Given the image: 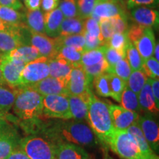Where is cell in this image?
<instances>
[{"label":"cell","mask_w":159,"mask_h":159,"mask_svg":"<svg viewBox=\"0 0 159 159\" xmlns=\"http://www.w3.org/2000/svg\"><path fill=\"white\" fill-rule=\"evenodd\" d=\"M46 137L55 143H70L79 146H93L96 138L88 125L80 122H56L45 130Z\"/></svg>","instance_id":"1"},{"label":"cell","mask_w":159,"mask_h":159,"mask_svg":"<svg viewBox=\"0 0 159 159\" xmlns=\"http://www.w3.org/2000/svg\"><path fill=\"white\" fill-rule=\"evenodd\" d=\"M86 119L94 136L101 142L109 145L115 129L111 122L108 103L92 94L89 103Z\"/></svg>","instance_id":"2"},{"label":"cell","mask_w":159,"mask_h":159,"mask_svg":"<svg viewBox=\"0 0 159 159\" xmlns=\"http://www.w3.org/2000/svg\"><path fill=\"white\" fill-rule=\"evenodd\" d=\"M16 98L13 108L21 120L30 122L43 114V96L31 86L16 89Z\"/></svg>","instance_id":"3"},{"label":"cell","mask_w":159,"mask_h":159,"mask_svg":"<svg viewBox=\"0 0 159 159\" xmlns=\"http://www.w3.org/2000/svg\"><path fill=\"white\" fill-rule=\"evenodd\" d=\"M19 146L30 159H55L57 145L47 137L27 136L19 140Z\"/></svg>","instance_id":"4"},{"label":"cell","mask_w":159,"mask_h":159,"mask_svg":"<svg viewBox=\"0 0 159 159\" xmlns=\"http://www.w3.org/2000/svg\"><path fill=\"white\" fill-rule=\"evenodd\" d=\"M109 146L120 158L124 159H146L132 136L126 130H115Z\"/></svg>","instance_id":"5"},{"label":"cell","mask_w":159,"mask_h":159,"mask_svg":"<svg viewBox=\"0 0 159 159\" xmlns=\"http://www.w3.org/2000/svg\"><path fill=\"white\" fill-rule=\"evenodd\" d=\"M21 33L24 44L35 47L41 56L55 58L57 54V47L55 38H50L46 34L37 33L30 30L26 26L21 27Z\"/></svg>","instance_id":"6"},{"label":"cell","mask_w":159,"mask_h":159,"mask_svg":"<svg viewBox=\"0 0 159 159\" xmlns=\"http://www.w3.org/2000/svg\"><path fill=\"white\" fill-rule=\"evenodd\" d=\"M43 114L50 118L71 119L68 95L51 94L43 97Z\"/></svg>","instance_id":"7"},{"label":"cell","mask_w":159,"mask_h":159,"mask_svg":"<svg viewBox=\"0 0 159 159\" xmlns=\"http://www.w3.org/2000/svg\"><path fill=\"white\" fill-rule=\"evenodd\" d=\"M49 58L40 57L26 63L21 73V86H31L49 76Z\"/></svg>","instance_id":"8"},{"label":"cell","mask_w":159,"mask_h":159,"mask_svg":"<svg viewBox=\"0 0 159 159\" xmlns=\"http://www.w3.org/2000/svg\"><path fill=\"white\" fill-rule=\"evenodd\" d=\"M1 70L4 82L11 89L21 86V73L26 63L18 57L2 55L0 57Z\"/></svg>","instance_id":"9"},{"label":"cell","mask_w":159,"mask_h":159,"mask_svg":"<svg viewBox=\"0 0 159 159\" xmlns=\"http://www.w3.org/2000/svg\"><path fill=\"white\" fill-rule=\"evenodd\" d=\"M92 81L85 72L82 65L73 67L67 85L69 95L79 96L91 91V85Z\"/></svg>","instance_id":"10"},{"label":"cell","mask_w":159,"mask_h":159,"mask_svg":"<svg viewBox=\"0 0 159 159\" xmlns=\"http://www.w3.org/2000/svg\"><path fill=\"white\" fill-rule=\"evenodd\" d=\"M116 16H128L121 0H105L97 2L91 17L99 22L101 19H111Z\"/></svg>","instance_id":"11"},{"label":"cell","mask_w":159,"mask_h":159,"mask_svg":"<svg viewBox=\"0 0 159 159\" xmlns=\"http://www.w3.org/2000/svg\"><path fill=\"white\" fill-rule=\"evenodd\" d=\"M111 122L115 130H126L130 125L136 123L139 118L138 113L114 104H108Z\"/></svg>","instance_id":"12"},{"label":"cell","mask_w":159,"mask_h":159,"mask_svg":"<svg viewBox=\"0 0 159 159\" xmlns=\"http://www.w3.org/2000/svg\"><path fill=\"white\" fill-rule=\"evenodd\" d=\"M137 124L142 130L147 142L154 152L159 150V128L158 123L150 113L139 116Z\"/></svg>","instance_id":"13"},{"label":"cell","mask_w":159,"mask_h":159,"mask_svg":"<svg viewBox=\"0 0 159 159\" xmlns=\"http://www.w3.org/2000/svg\"><path fill=\"white\" fill-rule=\"evenodd\" d=\"M69 80L55 78L49 76L31 85V87L43 97L51 94L69 95L67 89Z\"/></svg>","instance_id":"14"},{"label":"cell","mask_w":159,"mask_h":159,"mask_svg":"<svg viewBox=\"0 0 159 159\" xmlns=\"http://www.w3.org/2000/svg\"><path fill=\"white\" fill-rule=\"evenodd\" d=\"M21 27H11L8 30L0 31V55H8L20 46L23 45Z\"/></svg>","instance_id":"15"},{"label":"cell","mask_w":159,"mask_h":159,"mask_svg":"<svg viewBox=\"0 0 159 159\" xmlns=\"http://www.w3.org/2000/svg\"><path fill=\"white\" fill-rule=\"evenodd\" d=\"M92 94V91H90L79 96L68 95L71 119H74L77 122L86 119L89 103Z\"/></svg>","instance_id":"16"},{"label":"cell","mask_w":159,"mask_h":159,"mask_svg":"<svg viewBox=\"0 0 159 159\" xmlns=\"http://www.w3.org/2000/svg\"><path fill=\"white\" fill-rule=\"evenodd\" d=\"M131 18L137 25L145 27H158V11L148 7H136L130 9Z\"/></svg>","instance_id":"17"},{"label":"cell","mask_w":159,"mask_h":159,"mask_svg":"<svg viewBox=\"0 0 159 159\" xmlns=\"http://www.w3.org/2000/svg\"><path fill=\"white\" fill-rule=\"evenodd\" d=\"M142 59L147 60L153 56L156 47V38L154 32L150 27H147L144 33L134 44Z\"/></svg>","instance_id":"18"},{"label":"cell","mask_w":159,"mask_h":159,"mask_svg":"<svg viewBox=\"0 0 159 159\" xmlns=\"http://www.w3.org/2000/svg\"><path fill=\"white\" fill-rule=\"evenodd\" d=\"M64 19L62 12L58 7L44 13L45 34L50 38L59 36L61 24Z\"/></svg>","instance_id":"19"},{"label":"cell","mask_w":159,"mask_h":159,"mask_svg":"<svg viewBox=\"0 0 159 159\" xmlns=\"http://www.w3.org/2000/svg\"><path fill=\"white\" fill-rule=\"evenodd\" d=\"M89 155L80 146L70 143L57 144L55 159H88Z\"/></svg>","instance_id":"20"},{"label":"cell","mask_w":159,"mask_h":159,"mask_svg":"<svg viewBox=\"0 0 159 159\" xmlns=\"http://www.w3.org/2000/svg\"><path fill=\"white\" fill-rule=\"evenodd\" d=\"M150 78H148L147 82L138 94L139 102L141 109L148 111L151 114H158V107L156 105V99L151 89Z\"/></svg>","instance_id":"21"},{"label":"cell","mask_w":159,"mask_h":159,"mask_svg":"<svg viewBox=\"0 0 159 159\" xmlns=\"http://www.w3.org/2000/svg\"><path fill=\"white\" fill-rule=\"evenodd\" d=\"M126 131L128 132L136 141L141 151H142L143 156L146 158V159H158V156L151 149L137 122L130 125L127 129Z\"/></svg>","instance_id":"22"},{"label":"cell","mask_w":159,"mask_h":159,"mask_svg":"<svg viewBox=\"0 0 159 159\" xmlns=\"http://www.w3.org/2000/svg\"><path fill=\"white\" fill-rule=\"evenodd\" d=\"M25 24L30 30L37 33L45 34L44 14L41 10L29 11L25 13Z\"/></svg>","instance_id":"23"},{"label":"cell","mask_w":159,"mask_h":159,"mask_svg":"<svg viewBox=\"0 0 159 159\" xmlns=\"http://www.w3.org/2000/svg\"><path fill=\"white\" fill-rule=\"evenodd\" d=\"M48 65L50 77L60 79H69L73 66L66 61L55 57L49 59Z\"/></svg>","instance_id":"24"},{"label":"cell","mask_w":159,"mask_h":159,"mask_svg":"<svg viewBox=\"0 0 159 159\" xmlns=\"http://www.w3.org/2000/svg\"><path fill=\"white\" fill-rule=\"evenodd\" d=\"M19 142L13 130L0 132V159L7 158L18 148Z\"/></svg>","instance_id":"25"},{"label":"cell","mask_w":159,"mask_h":159,"mask_svg":"<svg viewBox=\"0 0 159 159\" xmlns=\"http://www.w3.org/2000/svg\"><path fill=\"white\" fill-rule=\"evenodd\" d=\"M0 19L11 27L26 26L25 24V13L19 11L0 5Z\"/></svg>","instance_id":"26"},{"label":"cell","mask_w":159,"mask_h":159,"mask_svg":"<svg viewBox=\"0 0 159 159\" xmlns=\"http://www.w3.org/2000/svg\"><path fill=\"white\" fill-rule=\"evenodd\" d=\"M83 20L79 18H64L61 24L60 36H67V35L83 34Z\"/></svg>","instance_id":"27"},{"label":"cell","mask_w":159,"mask_h":159,"mask_svg":"<svg viewBox=\"0 0 159 159\" xmlns=\"http://www.w3.org/2000/svg\"><path fill=\"white\" fill-rule=\"evenodd\" d=\"M8 55L12 57H18L21 59L25 63H27L41 57L38 49L30 45L23 44L20 46L13 51H12Z\"/></svg>","instance_id":"28"},{"label":"cell","mask_w":159,"mask_h":159,"mask_svg":"<svg viewBox=\"0 0 159 159\" xmlns=\"http://www.w3.org/2000/svg\"><path fill=\"white\" fill-rule=\"evenodd\" d=\"M58 49L62 47H71L77 50L84 52L85 38L83 34L71 35L67 36H57L55 38Z\"/></svg>","instance_id":"29"},{"label":"cell","mask_w":159,"mask_h":159,"mask_svg":"<svg viewBox=\"0 0 159 159\" xmlns=\"http://www.w3.org/2000/svg\"><path fill=\"white\" fill-rule=\"evenodd\" d=\"M83 52L77 50V49L71 47H62L57 51L56 57L66 61L73 67L81 64V57Z\"/></svg>","instance_id":"30"},{"label":"cell","mask_w":159,"mask_h":159,"mask_svg":"<svg viewBox=\"0 0 159 159\" xmlns=\"http://www.w3.org/2000/svg\"><path fill=\"white\" fill-rule=\"evenodd\" d=\"M120 103L122 107L128 111L139 112L142 111L139 102L138 95L135 94L128 86H125L120 99Z\"/></svg>","instance_id":"31"},{"label":"cell","mask_w":159,"mask_h":159,"mask_svg":"<svg viewBox=\"0 0 159 159\" xmlns=\"http://www.w3.org/2000/svg\"><path fill=\"white\" fill-rule=\"evenodd\" d=\"M16 89H7L0 86V113L7 114L13 108L16 98Z\"/></svg>","instance_id":"32"},{"label":"cell","mask_w":159,"mask_h":159,"mask_svg":"<svg viewBox=\"0 0 159 159\" xmlns=\"http://www.w3.org/2000/svg\"><path fill=\"white\" fill-rule=\"evenodd\" d=\"M105 59V45L92 50L83 52L81 57L83 66H90L99 63Z\"/></svg>","instance_id":"33"},{"label":"cell","mask_w":159,"mask_h":159,"mask_svg":"<svg viewBox=\"0 0 159 159\" xmlns=\"http://www.w3.org/2000/svg\"><path fill=\"white\" fill-rule=\"evenodd\" d=\"M148 77L142 70L133 71L127 81V86L138 95L144 86Z\"/></svg>","instance_id":"34"},{"label":"cell","mask_w":159,"mask_h":159,"mask_svg":"<svg viewBox=\"0 0 159 159\" xmlns=\"http://www.w3.org/2000/svg\"><path fill=\"white\" fill-rule=\"evenodd\" d=\"M130 42L129 41L126 33H115L111 37V39L108 40V42L105 43V45L120 52L126 56V49L128 48L129 44H130Z\"/></svg>","instance_id":"35"},{"label":"cell","mask_w":159,"mask_h":159,"mask_svg":"<svg viewBox=\"0 0 159 159\" xmlns=\"http://www.w3.org/2000/svg\"><path fill=\"white\" fill-rule=\"evenodd\" d=\"M111 97L117 102H120V99L127 83L114 74L108 73Z\"/></svg>","instance_id":"36"},{"label":"cell","mask_w":159,"mask_h":159,"mask_svg":"<svg viewBox=\"0 0 159 159\" xmlns=\"http://www.w3.org/2000/svg\"><path fill=\"white\" fill-rule=\"evenodd\" d=\"M125 58L128 61L129 65L130 66L131 70H142L144 60L141 57V55L139 54L138 50H137L136 47L133 43H130L128 48H127Z\"/></svg>","instance_id":"37"},{"label":"cell","mask_w":159,"mask_h":159,"mask_svg":"<svg viewBox=\"0 0 159 159\" xmlns=\"http://www.w3.org/2000/svg\"><path fill=\"white\" fill-rule=\"evenodd\" d=\"M92 82L97 94L103 97H111L108 73H103L95 77Z\"/></svg>","instance_id":"38"},{"label":"cell","mask_w":159,"mask_h":159,"mask_svg":"<svg viewBox=\"0 0 159 159\" xmlns=\"http://www.w3.org/2000/svg\"><path fill=\"white\" fill-rule=\"evenodd\" d=\"M131 72H132V70L126 58H123L119 61L110 71L111 74H114L120 77L126 83Z\"/></svg>","instance_id":"39"},{"label":"cell","mask_w":159,"mask_h":159,"mask_svg":"<svg viewBox=\"0 0 159 159\" xmlns=\"http://www.w3.org/2000/svg\"><path fill=\"white\" fill-rule=\"evenodd\" d=\"M98 0H77V6L79 19L85 20L91 17Z\"/></svg>","instance_id":"40"},{"label":"cell","mask_w":159,"mask_h":159,"mask_svg":"<svg viewBox=\"0 0 159 159\" xmlns=\"http://www.w3.org/2000/svg\"><path fill=\"white\" fill-rule=\"evenodd\" d=\"M142 70L148 78L158 80L159 77V63L154 57L144 60L142 64Z\"/></svg>","instance_id":"41"},{"label":"cell","mask_w":159,"mask_h":159,"mask_svg":"<svg viewBox=\"0 0 159 159\" xmlns=\"http://www.w3.org/2000/svg\"><path fill=\"white\" fill-rule=\"evenodd\" d=\"M58 8L66 19L78 17L76 0H62L60 2Z\"/></svg>","instance_id":"42"},{"label":"cell","mask_w":159,"mask_h":159,"mask_svg":"<svg viewBox=\"0 0 159 159\" xmlns=\"http://www.w3.org/2000/svg\"><path fill=\"white\" fill-rule=\"evenodd\" d=\"M83 68L87 75L93 80L95 77L99 75H102L103 73H108L110 66L105 59H104L97 64L90 66H83Z\"/></svg>","instance_id":"43"},{"label":"cell","mask_w":159,"mask_h":159,"mask_svg":"<svg viewBox=\"0 0 159 159\" xmlns=\"http://www.w3.org/2000/svg\"><path fill=\"white\" fill-rule=\"evenodd\" d=\"M83 28H84V33H88L89 35L93 37L98 38L99 40L102 41V37H101L100 28H99V24L98 21H97L93 18L89 17L88 19L83 20Z\"/></svg>","instance_id":"44"},{"label":"cell","mask_w":159,"mask_h":159,"mask_svg":"<svg viewBox=\"0 0 159 159\" xmlns=\"http://www.w3.org/2000/svg\"><path fill=\"white\" fill-rule=\"evenodd\" d=\"M123 58H125V55L116 49L111 48L107 45H105V59L110 66L108 73H110L111 69L114 67V66L119 61Z\"/></svg>","instance_id":"45"},{"label":"cell","mask_w":159,"mask_h":159,"mask_svg":"<svg viewBox=\"0 0 159 159\" xmlns=\"http://www.w3.org/2000/svg\"><path fill=\"white\" fill-rule=\"evenodd\" d=\"M99 28H100L101 37H102L103 43H106L111 37L114 34V30L113 28L110 19H103L99 21Z\"/></svg>","instance_id":"46"},{"label":"cell","mask_w":159,"mask_h":159,"mask_svg":"<svg viewBox=\"0 0 159 159\" xmlns=\"http://www.w3.org/2000/svg\"><path fill=\"white\" fill-rule=\"evenodd\" d=\"M110 19L114 33H127L128 28V16H116L111 18Z\"/></svg>","instance_id":"47"},{"label":"cell","mask_w":159,"mask_h":159,"mask_svg":"<svg viewBox=\"0 0 159 159\" xmlns=\"http://www.w3.org/2000/svg\"><path fill=\"white\" fill-rule=\"evenodd\" d=\"M83 35L85 38L84 52L97 49L105 45L104 43L101 40H99L98 38L91 36L86 33H83Z\"/></svg>","instance_id":"48"},{"label":"cell","mask_w":159,"mask_h":159,"mask_svg":"<svg viewBox=\"0 0 159 159\" xmlns=\"http://www.w3.org/2000/svg\"><path fill=\"white\" fill-rule=\"evenodd\" d=\"M158 4V0H128L127 6L128 8L136 7H156Z\"/></svg>","instance_id":"49"},{"label":"cell","mask_w":159,"mask_h":159,"mask_svg":"<svg viewBox=\"0 0 159 159\" xmlns=\"http://www.w3.org/2000/svg\"><path fill=\"white\" fill-rule=\"evenodd\" d=\"M60 0H41V6L45 13L50 12L58 7Z\"/></svg>","instance_id":"50"},{"label":"cell","mask_w":159,"mask_h":159,"mask_svg":"<svg viewBox=\"0 0 159 159\" xmlns=\"http://www.w3.org/2000/svg\"><path fill=\"white\" fill-rule=\"evenodd\" d=\"M0 5L15 9L16 11L23 9L21 0H0Z\"/></svg>","instance_id":"51"},{"label":"cell","mask_w":159,"mask_h":159,"mask_svg":"<svg viewBox=\"0 0 159 159\" xmlns=\"http://www.w3.org/2000/svg\"><path fill=\"white\" fill-rule=\"evenodd\" d=\"M151 89H152V94L156 99V105L159 107V80H150Z\"/></svg>","instance_id":"52"},{"label":"cell","mask_w":159,"mask_h":159,"mask_svg":"<svg viewBox=\"0 0 159 159\" xmlns=\"http://www.w3.org/2000/svg\"><path fill=\"white\" fill-rule=\"evenodd\" d=\"M5 159H30L25 152L20 148H16Z\"/></svg>","instance_id":"53"},{"label":"cell","mask_w":159,"mask_h":159,"mask_svg":"<svg viewBox=\"0 0 159 159\" xmlns=\"http://www.w3.org/2000/svg\"><path fill=\"white\" fill-rule=\"evenodd\" d=\"M25 7L29 11H35L40 9L41 0H25Z\"/></svg>","instance_id":"54"},{"label":"cell","mask_w":159,"mask_h":159,"mask_svg":"<svg viewBox=\"0 0 159 159\" xmlns=\"http://www.w3.org/2000/svg\"><path fill=\"white\" fill-rule=\"evenodd\" d=\"M11 125L7 122V119L5 114L0 113V132H4V131H12Z\"/></svg>","instance_id":"55"},{"label":"cell","mask_w":159,"mask_h":159,"mask_svg":"<svg viewBox=\"0 0 159 159\" xmlns=\"http://www.w3.org/2000/svg\"><path fill=\"white\" fill-rule=\"evenodd\" d=\"M11 26H9L8 25L4 22V21L0 19V31H4L6 30H8Z\"/></svg>","instance_id":"56"},{"label":"cell","mask_w":159,"mask_h":159,"mask_svg":"<svg viewBox=\"0 0 159 159\" xmlns=\"http://www.w3.org/2000/svg\"><path fill=\"white\" fill-rule=\"evenodd\" d=\"M158 48H159V45H158V41H157V43H156V47H155L154 49V57L156 59V61H159V57H158Z\"/></svg>","instance_id":"57"},{"label":"cell","mask_w":159,"mask_h":159,"mask_svg":"<svg viewBox=\"0 0 159 159\" xmlns=\"http://www.w3.org/2000/svg\"><path fill=\"white\" fill-rule=\"evenodd\" d=\"M5 83L4 82V80L2 77V70H1V61H0V86L1 85H4Z\"/></svg>","instance_id":"58"},{"label":"cell","mask_w":159,"mask_h":159,"mask_svg":"<svg viewBox=\"0 0 159 159\" xmlns=\"http://www.w3.org/2000/svg\"><path fill=\"white\" fill-rule=\"evenodd\" d=\"M105 159H114V158H111V157H110V156H107L106 157H105Z\"/></svg>","instance_id":"59"},{"label":"cell","mask_w":159,"mask_h":159,"mask_svg":"<svg viewBox=\"0 0 159 159\" xmlns=\"http://www.w3.org/2000/svg\"><path fill=\"white\" fill-rule=\"evenodd\" d=\"M98 1H105V0H98Z\"/></svg>","instance_id":"60"},{"label":"cell","mask_w":159,"mask_h":159,"mask_svg":"<svg viewBox=\"0 0 159 159\" xmlns=\"http://www.w3.org/2000/svg\"><path fill=\"white\" fill-rule=\"evenodd\" d=\"M2 57V55H0V57Z\"/></svg>","instance_id":"61"},{"label":"cell","mask_w":159,"mask_h":159,"mask_svg":"<svg viewBox=\"0 0 159 159\" xmlns=\"http://www.w3.org/2000/svg\"><path fill=\"white\" fill-rule=\"evenodd\" d=\"M21 1H23V2H24V1H25V0H21Z\"/></svg>","instance_id":"62"}]
</instances>
